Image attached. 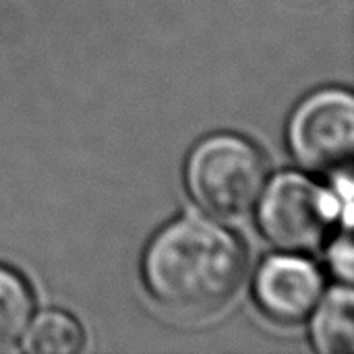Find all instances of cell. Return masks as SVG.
<instances>
[{
	"label": "cell",
	"mask_w": 354,
	"mask_h": 354,
	"mask_svg": "<svg viewBox=\"0 0 354 354\" xmlns=\"http://www.w3.org/2000/svg\"><path fill=\"white\" fill-rule=\"evenodd\" d=\"M353 307L351 288H336L326 297L313 322V342L319 353H354Z\"/></svg>",
	"instance_id": "cell-6"
},
{
	"label": "cell",
	"mask_w": 354,
	"mask_h": 354,
	"mask_svg": "<svg viewBox=\"0 0 354 354\" xmlns=\"http://www.w3.org/2000/svg\"><path fill=\"white\" fill-rule=\"evenodd\" d=\"M322 290V274L301 257H272L259 268L255 280L261 309L280 324L305 322L317 307Z\"/></svg>",
	"instance_id": "cell-5"
},
{
	"label": "cell",
	"mask_w": 354,
	"mask_h": 354,
	"mask_svg": "<svg viewBox=\"0 0 354 354\" xmlns=\"http://www.w3.org/2000/svg\"><path fill=\"white\" fill-rule=\"evenodd\" d=\"M245 272L241 241L197 216L166 226L143 259V278L153 301L170 315L191 322L220 315L236 299Z\"/></svg>",
	"instance_id": "cell-1"
},
{
	"label": "cell",
	"mask_w": 354,
	"mask_h": 354,
	"mask_svg": "<svg viewBox=\"0 0 354 354\" xmlns=\"http://www.w3.org/2000/svg\"><path fill=\"white\" fill-rule=\"evenodd\" d=\"M290 149L313 172H340L353 162L354 102L348 91L328 89L307 97L288 129Z\"/></svg>",
	"instance_id": "cell-4"
},
{
	"label": "cell",
	"mask_w": 354,
	"mask_h": 354,
	"mask_svg": "<svg viewBox=\"0 0 354 354\" xmlns=\"http://www.w3.org/2000/svg\"><path fill=\"white\" fill-rule=\"evenodd\" d=\"M342 253L338 251V247L334 249V255H332V263H334V268H336V272H340L346 280L351 278V274H353V249H351V243L348 241H344L342 243Z\"/></svg>",
	"instance_id": "cell-9"
},
{
	"label": "cell",
	"mask_w": 354,
	"mask_h": 354,
	"mask_svg": "<svg viewBox=\"0 0 354 354\" xmlns=\"http://www.w3.org/2000/svg\"><path fill=\"white\" fill-rule=\"evenodd\" d=\"M340 218V201L303 174H280L266 191L259 226L266 239L286 253L319 249Z\"/></svg>",
	"instance_id": "cell-3"
},
{
	"label": "cell",
	"mask_w": 354,
	"mask_h": 354,
	"mask_svg": "<svg viewBox=\"0 0 354 354\" xmlns=\"http://www.w3.org/2000/svg\"><path fill=\"white\" fill-rule=\"evenodd\" d=\"M33 313V297L25 280L0 266V348L17 342Z\"/></svg>",
	"instance_id": "cell-8"
},
{
	"label": "cell",
	"mask_w": 354,
	"mask_h": 354,
	"mask_svg": "<svg viewBox=\"0 0 354 354\" xmlns=\"http://www.w3.org/2000/svg\"><path fill=\"white\" fill-rule=\"evenodd\" d=\"M268 166L261 151L236 135L201 141L187 164V185L195 203L222 220H241L261 199Z\"/></svg>",
	"instance_id": "cell-2"
},
{
	"label": "cell",
	"mask_w": 354,
	"mask_h": 354,
	"mask_svg": "<svg viewBox=\"0 0 354 354\" xmlns=\"http://www.w3.org/2000/svg\"><path fill=\"white\" fill-rule=\"evenodd\" d=\"M21 346L29 354H77L85 346V334L75 317L46 311L23 332Z\"/></svg>",
	"instance_id": "cell-7"
}]
</instances>
